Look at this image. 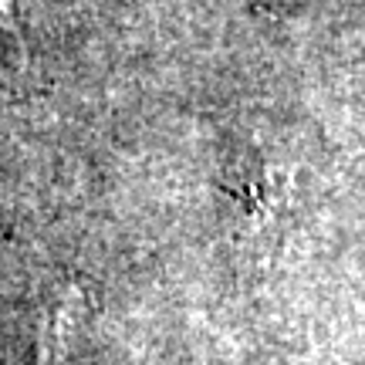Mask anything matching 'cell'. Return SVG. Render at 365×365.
I'll return each mask as SVG.
<instances>
[{"label": "cell", "instance_id": "6da1fadb", "mask_svg": "<svg viewBox=\"0 0 365 365\" xmlns=\"http://www.w3.org/2000/svg\"><path fill=\"white\" fill-rule=\"evenodd\" d=\"M0 31L14 41V44H21L17 41V17H14V0H0Z\"/></svg>", "mask_w": 365, "mask_h": 365}]
</instances>
